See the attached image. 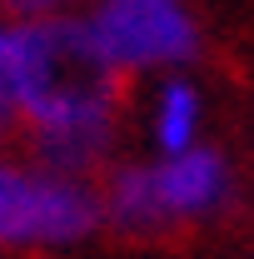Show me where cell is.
<instances>
[{
	"label": "cell",
	"mask_w": 254,
	"mask_h": 259,
	"mask_svg": "<svg viewBox=\"0 0 254 259\" xmlns=\"http://www.w3.org/2000/svg\"><path fill=\"white\" fill-rule=\"evenodd\" d=\"M10 90L35 164L90 180V169L110 160L125 80L100 60L80 15L10 20Z\"/></svg>",
	"instance_id": "obj_1"
},
{
	"label": "cell",
	"mask_w": 254,
	"mask_h": 259,
	"mask_svg": "<svg viewBox=\"0 0 254 259\" xmlns=\"http://www.w3.org/2000/svg\"><path fill=\"white\" fill-rule=\"evenodd\" d=\"M100 204H105V225L125 234L204 225L234 204V169L209 145H194L185 155H155L140 164H120L105 180Z\"/></svg>",
	"instance_id": "obj_2"
},
{
	"label": "cell",
	"mask_w": 254,
	"mask_h": 259,
	"mask_svg": "<svg viewBox=\"0 0 254 259\" xmlns=\"http://www.w3.org/2000/svg\"><path fill=\"white\" fill-rule=\"evenodd\" d=\"M105 225L90 180L0 155V249H70Z\"/></svg>",
	"instance_id": "obj_3"
},
{
	"label": "cell",
	"mask_w": 254,
	"mask_h": 259,
	"mask_svg": "<svg viewBox=\"0 0 254 259\" xmlns=\"http://www.w3.org/2000/svg\"><path fill=\"white\" fill-rule=\"evenodd\" d=\"M90 45L120 80L180 75L199 55V20L190 0H90L80 10Z\"/></svg>",
	"instance_id": "obj_4"
},
{
	"label": "cell",
	"mask_w": 254,
	"mask_h": 259,
	"mask_svg": "<svg viewBox=\"0 0 254 259\" xmlns=\"http://www.w3.org/2000/svg\"><path fill=\"white\" fill-rule=\"evenodd\" d=\"M204 130V95L190 75H164L150 100V140L155 155H185L199 145Z\"/></svg>",
	"instance_id": "obj_5"
},
{
	"label": "cell",
	"mask_w": 254,
	"mask_h": 259,
	"mask_svg": "<svg viewBox=\"0 0 254 259\" xmlns=\"http://www.w3.org/2000/svg\"><path fill=\"white\" fill-rule=\"evenodd\" d=\"M90 0H0L5 20H50V15H80Z\"/></svg>",
	"instance_id": "obj_6"
},
{
	"label": "cell",
	"mask_w": 254,
	"mask_h": 259,
	"mask_svg": "<svg viewBox=\"0 0 254 259\" xmlns=\"http://www.w3.org/2000/svg\"><path fill=\"white\" fill-rule=\"evenodd\" d=\"M15 125V90H10V20L0 15V140Z\"/></svg>",
	"instance_id": "obj_7"
},
{
	"label": "cell",
	"mask_w": 254,
	"mask_h": 259,
	"mask_svg": "<svg viewBox=\"0 0 254 259\" xmlns=\"http://www.w3.org/2000/svg\"><path fill=\"white\" fill-rule=\"evenodd\" d=\"M0 254H5V249H0Z\"/></svg>",
	"instance_id": "obj_8"
}]
</instances>
